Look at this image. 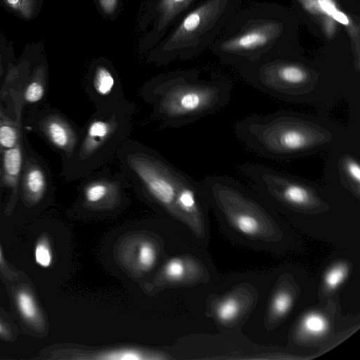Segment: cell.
<instances>
[{"instance_id": "obj_1", "label": "cell", "mask_w": 360, "mask_h": 360, "mask_svg": "<svg viewBox=\"0 0 360 360\" xmlns=\"http://www.w3.org/2000/svg\"><path fill=\"white\" fill-rule=\"evenodd\" d=\"M299 25L292 11L279 4L240 6L210 48L237 70L274 58L299 57Z\"/></svg>"}, {"instance_id": "obj_2", "label": "cell", "mask_w": 360, "mask_h": 360, "mask_svg": "<svg viewBox=\"0 0 360 360\" xmlns=\"http://www.w3.org/2000/svg\"><path fill=\"white\" fill-rule=\"evenodd\" d=\"M359 126H345L327 115L282 110L252 114L234 125V133L259 156L288 160L330 150Z\"/></svg>"}, {"instance_id": "obj_3", "label": "cell", "mask_w": 360, "mask_h": 360, "mask_svg": "<svg viewBox=\"0 0 360 360\" xmlns=\"http://www.w3.org/2000/svg\"><path fill=\"white\" fill-rule=\"evenodd\" d=\"M227 78L201 79L195 69L156 75L140 89L152 108L151 117L166 128H179L224 108L231 97Z\"/></svg>"}, {"instance_id": "obj_4", "label": "cell", "mask_w": 360, "mask_h": 360, "mask_svg": "<svg viewBox=\"0 0 360 360\" xmlns=\"http://www.w3.org/2000/svg\"><path fill=\"white\" fill-rule=\"evenodd\" d=\"M238 71L260 91L286 102L316 105L325 115L341 98L359 101L303 56L267 60Z\"/></svg>"}, {"instance_id": "obj_5", "label": "cell", "mask_w": 360, "mask_h": 360, "mask_svg": "<svg viewBox=\"0 0 360 360\" xmlns=\"http://www.w3.org/2000/svg\"><path fill=\"white\" fill-rule=\"evenodd\" d=\"M243 0H203L181 17L148 51L147 60L158 66L194 58L210 47Z\"/></svg>"}, {"instance_id": "obj_6", "label": "cell", "mask_w": 360, "mask_h": 360, "mask_svg": "<svg viewBox=\"0 0 360 360\" xmlns=\"http://www.w3.org/2000/svg\"><path fill=\"white\" fill-rule=\"evenodd\" d=\"M116 158L136 191L166 209L176 208L179 194L193 179L155 149L136 140L125 141Z\"/></svg>"}, {"instance_id": "obj_7", "label": "cell", "mask_w": 360, "mask_h": 360, "mask_svg": "<svg viewBox=\"0 0 360 360\" xmlns=\"http://www.w3.org/2000/svg\"><path fill=\"white\" fill-rule=\"evenodd\" d=\"M136 109V105L128 101L95 110L82 129L77 146L69 160L73 176L84 178L116 156L131 133Z\"/></svg>"}, {"instance_id": "obj_8", "label": "cell", "mask_w": 360, "mask_h": 360, "mask_svg": "<svg viewBox=\"0 0 360 360\" xmlns=\"http://www.w3.org/2000/svg\"><path fill=\"white\" fill-rule=\"evenodd\" d=\"M360 131L351 133L329 150L324 169L325 186L331 192L360 195Z\"/></svg>"}, {"instance_id": "obj_9", "label": "cell", "mask_w": 360, "mask_h": 360, "mask_svg": "<svg viewBox=\"0 0 360 360\" xmlns=\"http://www.w3.org/2000/svg\"><path fill=\"white\" fill-rule=\"evenodd\" d=\"M290 10L300 23L324 40L334 39L342 27L347 31L356 25L352 18L341 11L335 0H291Z\"/></svg>"}, {"instance_id": "obj_10", "label": "cell", "mask_w": 360, "mask_h": 360, "mask_svg": "<svg viewBox=\"0 0 360 360\" xmlns=\"http://www.w3.org/2000/svg\"><path fill=\"white\" fill-rule=\"evenodd\" d=\"M6 286L15 316L23 330L37 338L47 336L49 332L48 319L27 276L20 271L18 278Z\"/></svg>"}, {"instance_id": "obj_11", "label": "cell", "mask_w": 360, "mask_h": 360, "mask_svg": "<svg viewBox=\"0 0 360 360\" xmlns=\"http://www.w3.org/2000/svg\"><path fill=\"white\" fill-rule=\"evenodd\" d=\"M80 186L81 204L98 209L121 203L126 198V189L131 184L122 170L101 168L85 176Z\"/></svg>"}, {"instance_id": "obj_12", "label": "cell", "mask_w": 360, "mask_h": 360, "mask_svg": "<svg viewBox=\"0 0 360 360\" xmlns=\"http://www.w3.org/2000/svg\"><path fill=\"white\" fill-rule=\"evenodd\" d=\"M86 93L95 110L114 107L129 101L124 96L115 66L103 57L96 58L90 64Z\"/></svg>"}, {"instance_id": "obj_13", "label": "cell", "mask_w": 360, "mask_h": 360, "mask_svg": "<svg viewBox=\"0 0 360 360\" xmlns=\"http://www.w3.org/2000/svg\"><path fill=\"white\" fill-rule=\"evenodd\" d=\"M195 0H159L153 8L147 29L138 43L141 53L156 46Z\"/></svg>"}, {"instance_id": "obj_14", "label": "cell", "mask_w": 360, "mask_h": 360, "mask_svg": "<svg viewBox=\"0 0 360 360\" xmlns=\"http://www.w3.org/2000/svg\"><path fill=\"white\" fill-rule=\"evenodd\" d=\"M46 133L51 141L63 150L69 160L79 141L81 131L59 115L51 118L46 124Z\"/></svg>"}, {"instance_id": "obj_15", "label": "cell", "mask_w": 360, "mask_h": 360, "mask_svg": "<svg viewBox=\"0 0 360 360\" xmlns=\"http://www.w3.org/2000/svg\"><path fill=\"white\" fill-rule=\"evenodd\" d=\"M46 187L43 172L38 168L31 169L25 179V198L28 202L37 203L42 197Z\"/></svg>"}, {"instance_id": "obj_16", "label": "cell", "mask_w": 360, "mask_h": 360, "mask_svg": "<svg viewBox=\"0 0 360 360\" xmlns=\"http://www.w3.org/2000/svg\"><path fill=\"white\" fill-rule=\"evenodd\" d=\"M22 167V153L18 146L4 151V168L6 181L11 186H15Z\"/></svg>"}, {"instance_id": "obj_17", "label": "cell", "mask_w": 360, "mask_h": 360, "mask_svg": "<svg viewBox=\"0 0 360 360\" xmlns=\"http://www.w3.org/2000/svg\"><path fill=\"white\" fill-rule=\"evenodd\" d=\"M35 262L41 267H49L53 261V252L49 237L44 234L38 238L34 248Z\"/></svg>"}, {"instance_id": "obj_18", "label": "cell", "mask_w": 360, "mask_h": 360, "mask_svg": "<svg viewBox=\"0 0 360 360\" xmlns=\"http://www.w3.org/2000/svg\"><path fill=\"white\" fill-rule=\"evenodd\" d=\"M20 334V328L15 320L0 308V340L12 342Z\"/></svg>"}, {"instance_id": "obj_19", "label": "cell", "mask_w": 360, "mask_h": 360, "mask_svg": "<svg viewBox=\"0 0 360 360\" xmlns=\"http://www.w3.org/2000/svg\"><path fill=\"white\" fill-rule=\"evenodd\" d=\"M302 326L305 331L311 335H318L327 329V321L318 314L307 315L302 321Z\"/></svg>"}, {"instance_id": "obj_20", "label": "cell", "mask_w": 360, "mask_h": 360, "mask_svg": "<svg viewBox=\"0 0 360 360\" xmlns=\"http://www.w3.org/2000/svg\"><path fill=\"white\" fill-rule=\"evenodd\" d=\"M156 259V252L153 245L148 243H143L139 250L138 260L140 266L148 269L151 268Z\"/></svg>"}, {"instance_id": "obj_21", "label": "cell", "mask_w": 360, "mask_h": 360, "mask_svg": "<svg viewBox=\"0 0 360 360\" xmlns=\"http://www.w3.org/2000/svg\"><path fill=\"white\" fill-rule=\"evenodd\" d=\"M20 271L15 269L6 259L0 246V279L5 285L8 284L20 275Z\"/></svg>"}, {"instance_id": "obj_22", "label": "cell", "mask_w": 360, "mask_h": 360, "mask_svg": "<svg viewBox=\"0 0 360 360\" xmlns=\"http://www.w3.org/2000/svg\"><path fill=\"white\" fill-rule=\"evenodd\" d=\"M98 358L107 360H140L144 359L139 352L134 349L112 351L102 354Z\"/></svg>"}, {"instance_id": "obj_23", "label": "cell", "mask_w": 360, "mask_h": 360, "mask_svg": "<svg viewBox=\"0 0 360 360\" xmlns=\"http://www.w3.org/2000/svg\"><path fill=\"white\" fill-rule=\"evenodd\" d=\"M158 1L159 0H142L137 22L139 30L146 32L148 18Z\"/></svg>"}, {"instance_id": "obj_24", "label": "cell", "mask_w": 360, "mask_h": 360, "mask_svg": "<svg viewBox=\"0 0 360 360\" xmlns=\"http://www.w3.org/2000/svg\"><path fill=\"white\" fill-rule=\"evenodd\" d=\"M347 274V268L344 265L333 267L326 274L325 281L328 287L335 288L344 280Z\"/></svg>"}, {"instance_id": "obj_25", "label": "cell", "mask_w": 360, "mask_h": 360, "mask_svg": "<svg viewBox=\"0 0 360 360\" xmlns=\"http://www.w3.org/2000/svg\"><path fill=\"white\" fill-rule=\"evenodd\" d=\"M238 311V304L235 300H227L217 309L218 317L221 321H229L234 318Z\"/></svg>"}, {"instance_id": "obj_26", "label": "cell", "mask_w": 360, "mask_h": 360, "mask_svg": "<svg viewBox=\"0 0 360 360\" xmlns=\"http://www.w3.org/2000/svg\"><path fill=\"white\" fill-rule=\"evenodd\" d=\"M97 5L103 16L115 18L120 10V0H96Z\"/></svg>"}, {"instance_id": "obj_27", "label": "cell", "mask_w": 360, "mask_h": 360, "mask_svg": "<svg viewBox=\"0 0 360 360\" xmlns=\"http://www.w3.org/2000/svg\"><path fill=\"white\" fill-rule=\"evenodd\" d=\"M165 274L170 279H180L184 274V263L178 258L169 260L165 266Z\"/></svg>"}, {"instance_id": "obj_28", "label": "cell", "mask_w": 360, "mask_h": 360, "mask_svg": "<svg viewBox=\"0 0 360 360\" xmlns=\"http://www.w3.org/2000/svg\"><path fill=\"white\" fill-rule=\"evenodd\" d=\"M292 303L291 297L285 292L278 294L273 302V309L274 311L279 315L285 314Z\"/></svg>"}, {"instance_id": "obj_29", "label": "cell", "mask_w": 360, "mask_h": 360, "mask_svg": "<svg viewBox=\"0 0 360 360\" xmlns=\"http://www.w3.org/2000/svg\"><path fill=\"white\" fill-rule=\"evenodd\" d=\"M44 90L41 84L32 82L28 85L25 92V100L30 103H35L41 99Z\"/></svg>"}, {"instance_id": "obj_30", "label": "cell", "mask_w": 360, "mask_h": 360, "mask_svg": "<svg viewBox=\"0 0 360 360\" xmlns=\"http://www.w3.org/2000/svg\"><path fill=\"white\" fill-rule=\"evenodd\" d=\"M8 3L12 6H15L18 4V0H7Z\"/></svg>"}]
</instances>
